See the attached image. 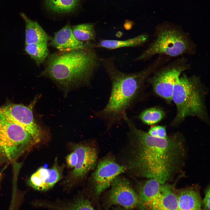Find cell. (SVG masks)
Returning <instances> with one entry per match:
<instances>
[{
  "mask_svg": "<svg viewBox=\"0 0 210 210\" xmlns=\"http://www.w3.org/2000/svg\"><path fill=\"white\" fill-rule=\"evenodd\" d=\"M125 117L134 147L130 168L139 176L166 183L184 163L186 150L182 136L176 133L166 139L154 137L138 129L127 116Z\"/></svg>",
  "mask_w": 210,
  "mask_h": 210,
  "instance_id": "1",
  "label": "cell"
},
{
  "mask_svg": "<svg viewBox=\"0 0 210 210\" xmlns=\"http://www.w3.org/2000/svg\"><path fill=\"white\" fill-rule=\"evenodd\" d=\"M165 63L164 58L159 56L142 70L126 73L117 67L113 57L101 59L111 82V91L107 104L94 112L95 117L104 121L108 128L121 122L127 110L140 98L148 78Z\"/></svg>",
  "mask_w": 210,
  "mask_h": 210,
  "instance_id": "2",
  "label": "cell"
},
{
  "mask_svg": "<svg viewBox=\"0 0 210 210\" xmlns=\"http://www.w3.org/2000/svg\"><path fill=\"white\" fill-rule=\"evenodd\" d=\"M94 44L86 42L82 46L50 54L39 76L66 89L89 84L101 64Z\"/></svg>",
  "mask_w": 210,
  "mask_h": 210,
  "instance_id": "3",
  "label": "cell"
},
{
  "mask_svg": "<svg viewBox=\"0 0 210 210\" xmlns=\"http://www.w3.org/2000/svg\"><path fill=\"white\" fill-rule=\"evenodd\" d=\"M184 72L177 80L173 90L172 101L176 112L171 125L177 126L190 116L197 117L209 124L205 101L208 91L199 77L189 76Z\"/></svg>",
  "mask_w": 210,
  "mask_h": 210,
  "instance_id": "4",
  "label": "cell"
},
{
  "mask_svg": "<svg viewBox=\"0 0 210 210\" xmlns=\"http://www.w3.org/2000/svg\"><path fill=\"white\" fill-rule=\"evenodd\" d=\"M195 52V45L187 33L177 26L164 23L157 26L154 39L134 61H145L155 55L170 57Z\"/></svg>",
  "mask_w": 210,
  "mask_h": 210,
  "instance_id": "5",
  "label": "cell"
},
{
  "mask_svg": "<svg viewBox=\"0 0 210 210\" xmlns=\"http://www.w3.org/2000/svg\"><path fill=\"white\" fill-rule=\"evenodd\" d=\"M38 143L23 127L0 113V165L15 162Z\"/></svg>",
  "mask_w": 210,
  "mask_h": 210,
  "instance_id": "6",
  "label": "cell"
},
{
  "mask_svg": "<svg viewBox=\"0 0 210 210\" xmlns=\"http://www.w3.org/2000/svg\"><path fill=\"white\" fill-rule=\"evenodd\" d=\"M190 67V65L186 58L180 57L157 69L147 80L151 85L157 95L170 103L177 80Z\"/></svg>",
  "mask_w": 210,
  "mask_h": 210,
  "instance_id": "7",
  "label": "cell"
},
{
  "mask_svg": "<svg viewBox=\"0 0 210 210\" xmlns=\"http://www.w3.org/2000/svg\"><path fill=\"white\" fill-rule=\"evenodd\" d=\"M38 98V96L35 97L27 106L11 104L0 106V113L23 127L38 143L43 139V131L36 123L33 111Z\"/></svg>",
  "mask_w": 210,
  "mask_h": 210,
  "instance_id": "8",
  "label": "cell"
},
{
  "mask_svg": "<svg viewBox=\"0 0 210 210\" xmlns=\"http://www.w3.org/2000/svg\"><path fill=\"white\" fill-rule=\"evenodd\" d=\"M71 149L78 156L77 164L69 173L64 182L69 187L79 183L94 168L97 162V153L94 147L83 143H72Z\"/></svg>",
  "mask_w": 210,
  "mask_h": 210,
  "instance_id": "9",
  "label": "cell"
},
{
  "mask_svg": "<svg viewBox=\"0 0 210 210\" xmlns=\"http://www.w3.org/2000/svg\"><path fill=\"white\" fill-rule=\"evenodd\" d=\"M111 186L108 197L110 205H119L126 210L139 207L138 194L128 180L118 176Z\"/></svg>",
  "mask_w": 210,
  "mask_h": 210,
  "instance_id": "10",
  "label": "cell"
},
{
  "mask_svg": "<svg viewBox=\"0 0 210 210\" xmlns=\"http://www.w3.org/2000/svg\"><path fill=\"white\" fill-rule=\"evenodd\" d=\"M126 169V167L119 164L110 158H105L101 160L92 176L95 194L100 195Z\"/></svg>",
  "mask_w": 210,
  "mask_h": 210,
  "instance_id": "11",
  "label": "cell"
},
{
  "mask_svg": "<svg viewBox=\"0 0 210 210\" xmlns=\"http://www.w3.org/2000/svg\"><path fill=\"white\" fill-rule=\"evenodd\" d=\"M64 167L63 164H59L56 158L50 168L41 167L32 174L29 180V185L38 191L49 190L63 178Z\"/></svg>",
  "mask_w": 210,
  "mask_h": 210,
  "instance_id": "12",
  "label": "cell"
},
{
  "mask_svg": "<svg viewBox=\"0 0 210 210\" xmlns=\"http://www.w3.org/2000/svg\"><path fill=\"white\" fill-rule=\"evenodd\" d=\"M176 191L172 186L162 184L160 192L145 210H178Z\"/></svg>",
  "mask_w": 210,
  "mask_h": 210,
  "instance_id": "13",
  "label": "cell"
},
{
  "mask_svg": "<svg viewBox=\"0 0 210 210\" xmlns=\"http://www.w3.org/2000/svg\"><path fill=\"white\" fill-rule=\"evenodd\" d=\"M85 43L76 38L68 22L62 28L55 33L49 46L58 50H62L82 46Z\"/></svg>",
  "mask_w": 210,
  "mask_h": 210,
  "instance_id": "14",
  "label": "cell"
},
{
  "mask_svg": "<svg viewBox=\"0 0 210 210\" xmlns=\"http://www.w3.org/2000/svg\"><path fill=\"white\" fill-rule=\"evenodd\" d=\"M178 210H202V199L199 190L190 187L176 191Z\"/></svg>",
  "mask_w": 210,
  "mask_h": 210,
  "instance_id": "15",
  "label": "cell"
},
{
  "mask_svg": "<svg viewBox=\"0 0 210 210\" xmlns=\"http://www.w3.org/2000/svg\"><path fill=\"white\" fill-rule=\"evenodd\" d=\"M162 185L153 178H149L141 185L137 194L140 209L145 210L152 203L160 193Z\"/></svg>",
  "mask_w": 210,
  "mask_h": 210,
  "instance_id": "16",
  "label": "cell"
},
{
  "mask_svg": "<svg viewBox=\"0 0 210 210\" xmlns=\"http://www.w3.org/2000/svg\"><path fill=\"white\" fill-rule=\"evenodd\" d=\"M25 24V44L50 41L52 37L49 35L36 21L28 18L24 13L20 14Z\"/></svg>",
  "mask_w": 210,
  "mask_h": 210,
  "instance_id": "17",
  "label": "cell"
},
{
  "mask_svg": "<svg viewBox=\"0 0 210 210\" xmlns=\"http://www.w3.org/2000/svg\"><path fill=\"white\" fill-rule=\"evenodd\" d=\"M149 36L147 34H142L134 37L125 40L102 39L96 43L94 47L113 50L124 47H134L142 45L147 42Z\"/></svg>",
  "mask_w": 210,
  "mask_h": 210,
  "instance_id": "18",
  "label": "cell"
},
{
  "mask_svg": "<svg viewBox=\"0 0 210 210\" xmlns=\"http://www.w3.org/2000/svg\"><path fill=\"white\" fill-rule=\"evenodd\" d=\"M46 9L51 13L63 15L73 13L79 8L81 0H44Z\"/></svg>",
  "mask_w": 210,
  "mask_h": 210,
  "instance_id": "19",
  "label": "cell"
},
{
  "mask_svg": "<svg viewBox=\"0 0 210 210\" xmlns=\"http://www.w3.org/2000/svg\"><path fill=\"white\" fill-rule=\"evenodd\" d=\"M41 205L51 210H95L88 200L82 197L66 202L44 201Z\"/></svg>",
  "mask_w": 210,
  "mask_h": 210,
  "instance_id": "20",
  "label": "cell"
},
{
  "mask_svg": "<svg viewBox=\"0 0 210 210\" xmlns=\"http://www.w3.org/2000/svg\"><path fill=\"white\" fill-rule=\"evenodd\" d=\"M24 50L38 67L44 62L50 54L48 43L25 44Z\"/></svg>",
  "mask_w": 210,
  "mask_h": 210,
  "instance_id": "21",
  "label": "cell"
},
{
  "mask_svg": "<svg viewBox=\"0 0 210 210\" xmlns=\"http://www.w3.org/2000/svg\"><path fill=\"white\" fill-rule=\"evenodd\" d=\"M96 23H88L71 26L76 38L83 42H95L96 37Z\"/></svg>",
  "mask_w": 210,
  "mask_h": 210,
  "instance_id": "22",
  "label": "cell"
},
{
  "mask_svg": "<svg viewBox=\"0 0 210 210\" xmlns=\"http://www.w3.org/2000/svg\"><path fill=\"white\" fill-rule=\"evenodd\" d=\"M164 116V112L162 109L153 107L143 111L139 115V118L144 123L153 125L160 121Z\"/></svg>",
  "mask_w": 210,
  "mask_h": 210,
  "instance_id": "23",
  "label": "cell"
},
{
  "mask_svg": "<svg viewBox=\"0 0 210 210\" xmlns=\"http://www.w3.org/2000/svg\"><path fill=\"white\" fill-rule=\"evenodd\" d=\"M148 133L152 136L158 138L166 139L168 137L166 127L162 126H153L150 129Z\"/></svg>",
  "mask_w": 210,
  "mask_h": 210,
  "instance_id": "24",
  "label": "cell"
},
{
  "mask_svg": "<svg viewBox=\"0 0 210 210\" xmlns=\"http://www.w3.org/2000/svg\"><path fill=\"white\" fill-rule=\"evenodd\" d=\"M65 159L67 165L69 168L73 169L76 165L78 156L75 152L72 151L66 156Z\"/></svg>",
  "mask_w": 210,
  "mask_h": 210,
  "instance_id": "25",
  "label": "cell"
},
{
  "mask_svg": "<svg viewBox=\"0 0 210 210\" xmlns=\"http://www.w3.org/2000/svg\"><path fill=\"white\" fill-rule=\"evenodd\" d=\"M210 186L209 185L206 188L205 192L204 197L202 201V206L203 207L204 210L210 209Z\"/></svg>",
  "mask_w": 210,
  "mask_h": 210,
  "instance_id": "26",
  "label": "cell"
},
{
  "mask_svg": "<svg viewBox=\"0 0 210 210\" xmlns=\"http://www.w3.org/2000/svg\"><path fill=\"white\" fill-rule=\"evenodd\" d=\"M2 177V173L0 172V181Z\"/></svg>",
  "mask_w": 210,
  "mask_h": 210,
  "instance_id": "27",
  "label": "cell"
},
{
  "mask_svg": "<svg viewBox=\"0 0 210 210\" xmlns=\"http://www.w3.org/2000/svg\"><path fill=\"white\" fill-rule=\"evenodd\" d=\"M116 210H127L125 209H117Z\"/></svg>",
  "mask_w": 210,
  "mask_h": 210,
  "instance_id": "28",
  "label": "cell"
},
{
  "mask_svg": "<svg viewBox=\"0 0 210 210\" xmlns=\"http://www.w3.org/2000/svg\"><path fill=\"white\" fill-rule=\"evenodd\" d=\"M210 210V209H208V210Z\"/></svg>",
  "mask_w": 210,
  "mask_h": 210,
  "instance_id": "29",
  "label": "cell"
}]
</instances>
